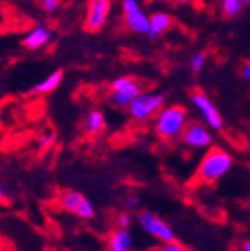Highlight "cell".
<instances>
[{"label":"cell","mask_w":250,"mask_h":251,"mask_svg":"<svg viewBox=\"0 0 250 251\" xmlns=\"http://www.w3.org/2000/svg\"><path fill=\"white\" fill-rule=\"evenodd\" d=\"M241 78L250 84V61H246L241 68Z\"/></svg>","instance_id":"603a6c76"},{"label":"cell","mask_w":250,"mask_h":251,"mask_svg":"<svg viewBox=\"0 0 250 251\" xmlns=\"http://www.w3.org/2000/svg\"><path fill=\"white\" fill-rule=\"evenodd\" d=\"M137 222H139L140 228L147 236H151L152 239H155L160 244L175 241L173 228L165 219H161L157 213L151 210H143L139 215V218H137Z\"/></svg>","instance_id":"277c9868"},{"label":"cell","mask_w":250,"mask_h":251,"mask_svg":"<svg viewBox=\"0 0 250 251\" xmlns=\"http://www.w3.org/2000/svg\"><path fill=\"white\" fill-rule=\"evenodd\" d=\"M123 19L126 26L135 34H147L149 16L141 8L140 0H123L121 2Z\"/></svg>","instance_id":"9c48e42d"},{"label":"cell","mask_w":250,"mask_h":251,"mask_svg":"<svg viewBox=\"0 0 250 251\" xmlns=\"http://www.w3.org/2000/svg\"><path fill=\"white\" fill-rule=\"evenodd\" d=\"M139 204H140V199L137 198V196H134V195H131V196H128L126 199H124V205H126L128 208H137L139 207Z\"/></svg>","instance_id":"7402d4cb"},{"label":"cell","mask_w":250,"mask_h":251,"mask_svg":"<svg viewBox=\"0 0 250 251\" xmlns=\"http://www.w3.org/2000/svg\"><path fill=\"white\" fill-rule=\"evenodd\" d=\"M61 2H63V0H37V3H39L42 6V9L45 12H48V14H54V12H57L61 6Z\"/></svg>","instance_id":"d6986e66"},{"label":"cell","mask_w":250,"mask_h":251,"mask_svg":"<svg viewBox=\"0 0 250 251\" xmlns=\"http://www.w3.org/2000/svg\"><path fill=\"white\" fill-rule=\"evenodd\" d=\"M5 196H6V193H5V188L0 185V199H5Z\"/></svg>","instance_id":"484cf974"},{"label":"cell","mask_w":250,"mask_h":251,"mask_svg":"<svg viewBox=\"0 0 250 251\" xmlns=\"http://www.w3.org/2000/svg\"><path fill=\"white\" fill-rule=\"evenodd\" d=\"M180 140L187 149L204 150L210 149L212 144H214V135H212L207 124H203L199 121H189L186 124Z\"/></svg>","instance_id":"52a82bcc"},{"label":"cell","mask_w":250,"mask_h":251,"mask_svg":"<svg viewBox=\"0 0 250 251\" xmlns=\"http://www.w3.org/2000/svg\"><path fill=\"white\" fill-rule=\"evenodd\" d=\"M207 63V54L206 52H195L191 60H189V69L194 72V74H199Z\"/></svg>","instance_id":"e0dca14e"},{"label":"cell","mask_w":250,"mask_h":251,"mask_svg":"<svg viewBox=\"0 0 250 251\" xmlns=\"http://www.w3.org/2000/svg\"><path fill=\"white\" fill-rule=\"evenodd\" d=\"M117 228H131L134 224V218L129 215V213H120L115 219Z\"/></svg>","instance_id":"44dd1931"},{"label":"cell","mask_w":250,"mask_h":251,"mask_svg":"<svg viewBox=\"0 0 250 251\" xmlns=\"http://www.w3.org/2000/svg\"><path fill=\"white\" fill-rule=\"evenodd\" d=\"M246 5H250V0H246Z\"/></svg>","instance_id":"4316f807"},{"label":"cell","mask_w":250,"mask_h":251,"mask_svg":"<svg viewBox=\"0 0 250 251\" xmlns=\"http://www.w3.org/2000/svg\"><path fill=\"white\" fill-rule=\"evenodd\" d=\"M233 156L221 147H210L196 167V179L201 184H215L232 170Z\"/></svg>","instance_id":"6da1fadb"},{"label":"cell","mask_w":250,"mask_h":251,"mask_svg":"<svg viewBox=\"0 0 250 251\" xmlns=\"http://www.w3.org/2000/svg\"><path fill=\"white\" fill-rule=\"evenodd\" d=\"M53 39V32L49 31L43 25H37L35 28H32L23 39V45L28 49H40L46 46Z\"/></svg>","instance_id":"4fadbf2b"},{"label":"cell","mask_w":250,"mask_h":251,"mask_svg":"<svg viewBox=\"0 0 250 251\" xmlns=\"http://www.w3.org/2000/svg\"><path fill=\"white\" fill-rule=\"evenodd\" d=\"M112 9V0H89L84 16V28L97 32L105 28Z\"/></svg>","instance_id":"30bf717a"},{"label":"cell","mask_w":250,"mask_h":251,"mask_svg":"<svg viewBox=\"0 0 250 251\" xmlns=\"http://www.w3.org/2000/svg\"><path fill=\"white\" fill-rule=\"evenodd\" d=\"M175 3H180V5H187V3H191L192 0H173Z\"/></svg>","instance_id":"d4e9b609"},{"label":"cell","mask_w":250,"mask_h":251,"mask_svg":"<svg viewBox=\"0 0 250 251\" xmlns=\"http://www.w3.org/2000/svg\"><path fill=\"white\" fill-rule=\"evenodd\" d=\"M106 127V118L102 110H89L83 118V129L89 135H98L102 133Z\"/></svg>","instance_id":"5bb4252c"},{"label":"cell","mask_w":250,"mask_h":251,"mask_svg":"<svg viewBox=\"0 0 250 251\" xmlns=\"http://www.w3.org/2000/svg\"><path fill=\"white\" fill-rule=\"evenodd\" d=\"M157 251H191L189 248H187L186 245L177 242V241H170V242H165L161 244L160 248Z\"/></svg>","instance_id":"ffe728a7"},{"label":"cell","mask_w":250,"mask_h":251,"mask_svg":"<svg viewBox=\"0 0 250 251\" xmlns=\"http://www.w3.org/2000/svg\"><path fill=\"white\" fill-rule=\"evenodd\" d=\"M141 92V83L134 77H118L111 83V100L118 107H128Z\"/></svg>","instance_id":"8992f818"},{"label":"cell","mask_w":250,"mask_h":251,"mask_svg":"<svg viewBox=\"0 0 250 251\" xmlns=\"http://www.w3.org/2000/svg\"><path fill=\"white\" fill-rule=\"evenodd\" d=\"M220 6H221L222 14L232 19V17L240 16L243 12V9L246 6V0H221Z\"/></svg>","instance_id":"2e32d148"},{"label":"cell","mask_w":250,"mask_h":251,"mask_svg":"<svg viewBox=\"0 0 250 251\" xmlns=\"http://www.w3.org/2000/svg\"><path fill=\"white\" fill-rule=\"evenodd\" d=\"M56 141V133L53 130H45L40 136L39 140H37V146H39L40 150H45V149H49Z\"/></svg>","instance_id":"ac0fdd59"},{"label":"cell","mask_w":250,"mask_h":251,"mask_svg":"<svg viewBox=\"0 0 250 251\" xmlns=\"http://www.w3.org/2000/svg\"><path fill=\"white\" fill-rule=\"evenodd\" d=\"M108 251H134V234L129 228H115L108 237Z\"/></svg>","instance_id":"7c38bea8"},{"label":"cell","mask_w":250,"mask_h":251,"mask_svg":"<svg viewBox=\"0 0 250 251\" xmlns=\"http://www.w3.org/2000/svg\"><path fill=\"white\" fill-rule=\"evenodd\" d=\"M154 129L161 140L172 141L181 136L186 124L189 123L187 109L180 104L165 106L154 117Z\"/></svg>","instance_id":"7a4b0ae2"},{"label":"cell","mask_w":250,"mask_h":251,"mask_svg":"<svg viewBox=\"0 0 250 251\" xmlns=\"http://www.w3.org/2000/svg\"><path fill=\"white\" fill-rule=\"evenodd\" d=\"M172 25H173V19L170 14H167L165 11L154 12V14L149 17V31L146 35L151 40H157L172 28Z\"/></svg>","instance_id":"8fae6325"},{"label":"cell","mask_w":250,"mask_h":251,"mask_svg":"<svg viewBox=\"0 0 250 251\" xmlns=\"http://www.w3.org/2000/svg\"><path fill=\"white\" fill-rule=\"evenodd\" d=\"M191 103L194 109L198 112V115L203 118V121L214 130H222L224 129V118L220 114L218 107L214 104V101L210 100V97L201 91L195 89L191 94Z\"/></svg>","instance_id":"5b68a950"},{"label":"cell","mask_w":250,"mask_h":251,"mask_svg":"<svg viewBox=\"0 0 250 251\" xmlns=\"http://www.w3.org/2000/svg\"><path fill=\"white\" fill-rule=\"evenodd\" d=\"M63 80V72L61 71H56L53 72L51 75H48L45 80H42L40 83H37L34 87H32V92L34 94H49L56 91L58 84Z\"/></svg>","instance_id":"9a60e30c"},{"label":"cell","mask_w":250,"mask_h":251,"mask_svg":"<svg viewBox=\"0 0 250 251\" xmlns=\"http://www.w3.org/2000/svg\"><path fill=\"white\" fill-rule=\"evenodd\" d=\"M240 251H250V241H244V242L241 244Z\"/></svg>","instance_id":"cb8c5ba5"},{"label":"cell","mask_w":250,"mask_h":251,"mask_svg":"<svg viewBox=\"0 0 250 251\" xmlns=\"http://www.w3.org/2000/svg\"><path fill=\"white\" fill-rule=\"evenodd\" d=\"M60 204L65 211L71 213V215H74L79 219L91 221L95 218L94 204L80 192H74V190L65 192L60 198Z\"/></svg>","instance_id":"ba28073f"},{"label":"cell","mask_w":250,"mask_h":251,"mask_svg":"<svg viewBox=\"0 0 250 251\" xmlns=\"http://www.w3.org/2000/svg\"><path fill=\"white\" fill-rule=\"evenodd\" d=\"M166 95L161 92H141L128 106L129 115L139 123L154 118L165 107Z\"/></svg>","instance_id":"3957f363"}]
</instances>
